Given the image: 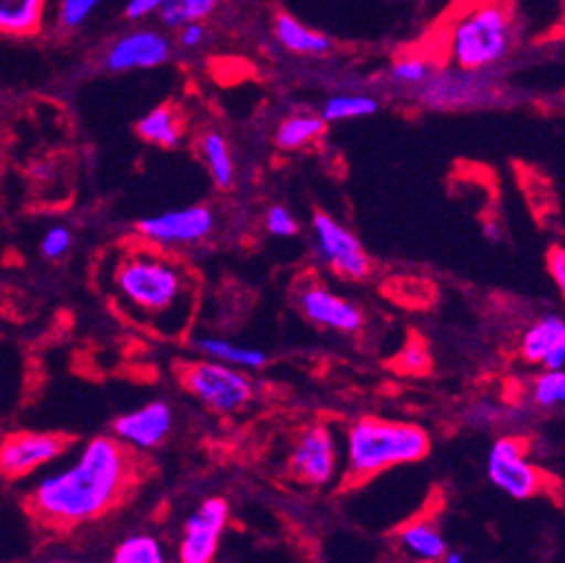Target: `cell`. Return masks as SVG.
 Instances as JSON below:
<instances>
[{
	"label": "cell",
	"instance_id": "ac0fdd59",
	"mask_svg": "<svg viewBox=\"0 0 565 563\" xmlns=\"http://www.w3.org/2000/svg\"><path fill=\"white\" fill-rule=\"evenodd\" d=\"M192 346L203 359L231 365V368H237L244 372L262 370L268 363V357L262 350L244 348V346L228 341V338H221V336H196Z\"/></svg>",
	"mask_w": 565,
	"mask_h": 563
},
{
	"label": "cell",
	"instance_id": "1f68e13d",
	"mask_svg": "<svg viewBox=\"0 0 565 563\" xmlns=\"http://www.w3.org/2000/svg\"><path fill=\"white\" fill-rule=\"evenodd\" d=\"M73 246V233L66 225H52V229L41 240V253L47 259L64 257Z\"/></svg>",
	"mask_w": 565,
	"mask_h": 563
},
{
	"label": "cell",
	"instance_id": "ab89813d",
	"mask_svg": "<svg viewBox=\"0 0 565 563\" xmlns=\"http://www.w3.org/2000/svg\"><path fill=\"white\" fill-rule=\"evenodd\" d=\"M60 563H71V561H60Z\"/></svg>",
	"mask_w": 565,
	"mask_h": 563
},
{
	"label": "cell",
	"instance_id": "3957f363",
	"mask_svg": "<svg viewBox=\"0 0 565 563\" xmlns=\"http://www.w3.org/2000/svg\"><path fill=\"white\" fill-rule=\"evenodd\" d=\"M430 433L413 422L359 417L345 435L343 485L361 487L381 474L408 467L430 456Z\"/></svg>",
	"mask_w": 565,
	"mask_h": 563
},
{
	"label": "cell",
	"instance_id": "484cf974",
	"mask_svg": "<svg viewBox=\"0 0 565 563\" xmlns=\"http://www.w3.org/2000/svg\"><path fill=\"white\" fill-rule=\"evenodd\" d=\"M530 402L534 408L552 413L565 404V372L541 370L530 385Z\"/></svg>",
	"mask_w": 565,
	"mask_h": 563
},
{
	"label": "cell",
	"instance_id": "ba28073f",
	"mask_svg": "<svg viewBox=\"0 0 565 563\" xmlns=\"http://www.w3.org/2000/svg\"><path fill=\"white\" fill-rule=\"evenodd\" d=\"M313 253L324 268L350 282H363L372 275V259L361 240L341 221L318 210L311 219Z\"/></svg>",
	"mask_w": 565,
	"mask_h": 563
},
{
	"label": "cell",
	"instance_id": "30bf717a",
	"mask_svg": "<svg viewBox=\"0 0 565 563\" xmlns=\"http://www.w3.org/2000/svg\"><path fill=\"white\" fill-rule=\"evenodd\" d=\"M289 476L307 487H327L338 478L341 454L329 426H307L294 442L289 454Z\"/></svg>",
	"mask_w": 565,
	"mask_h": 563
},
{
	"label": "cell",
	"instance_id": "6da1fadb",
	"mask_svg": "<svg viewBox=\"0 0 565 563\" xmlns=\"http://www.w3.org/2000/svg\"><path fill=\"white\" fill-rule=\"evenodd\" d=\"M134 450L116 437H93L66 467L43 476L28 496V510L47 530L84 528L122 504L138 485Z\"/></svg>",
	"mask_w": 565,
	"mask_h": 563
},
{
	"label": "cell",
	"instance_id": "5bb4252c",
	"mask_svg": "<svg viewBox=\"0 0 565 563\" xmlns=\"http://www.w3.org/2000/svg\"><path fill=\"white\" fill-rule=\"evenodd\" d=\"M298 309L311 325L338 333L354 336L365 325L359 305L333 294L322 282H305L298 289Z\"/></svg>",
	"mask_w": 565,
	"mask_h": 563
},
{
	"label": "cell",
	"instance_id": "8d00e7d4",
	"mask_svg": "<svg viewBox=\"0 0 565 563\" xmlns=\"http://www.w3.org/2000/svg\"><path fill=\"white\" fill-rule=\"evenodd\" d=\"M484 233H487V237H489V240H493V242H495V240H500V237H498V235H500V231L495 229V223H484Z\"/></svg>",
	"mask_w": 565,
	"mask_h": 563
},
{
	"label": "cell",
	"instance_id": "f546056e",
	"mask_svg": "<svg viewBox=\"0 0 565 563\" xmlns=\"http://www.w3.org/2000/svg\"><path fill=\"white\" fill-rule=\"evenodd\" d=\"M266 229L270 235H275L279 240H291L300 233V223L296 221V216L289 208L273 205L266 212Z\"/></svg>",
	"mask_w": 565,
	"mask_h": 563
},
{
	"label": "cell",
	"instance_id": "8992f818",
	"mask_svg": "<svg viewBox=\"0 0 565 563\" xmlns=\"http://www.w3.org/2000/svg\"><path fill=\"white\" fill-rule=\"evenodd\" d=\"M500 97V77L495 68L462 71L441 68L435 71L417 99L430 110H469L495 104Z\"/></svg>",
	"mask_w": 565,
	"mask_h": 563
},
{
	"label": "cell",
	"instance_id": "83f0119b",
	"mask_svg": "<svg viewBox=\"0 0 565 563\" xmlns=\"http://www.w3.org/2000/svg\"><path fill=\"white\" fill-rule=\"evenodd\" d=\"M433 73H435V66L433 62L426 60V56H402V60L392 64L390 79L402 88H419L428 82Z\"/></svg>",
	"mask_w": 565,
	"mask_h": 563
},
{
	"label": "cell",
	"instance_id": "4fadbf2b",
	"mask_svg": "<svg viewBox=\"0 0 565 563\" xmlns=\"http://www.w3.org/2000/svg\"><path fill=\"white\" fill-rule=\"evenodd\" d=\"M172 60V41L167 34L149 28H138L110 43L104 56V66L110 73L151 71Z\"/></svg>",
	"mask_w": 565,
	"mask_h": 563
},
{
	"label": "cell",
	"instance_id": "836d02e7",
	"mask_svg": "<svg viewBox=\"0 0 565 563\" xmlns=\"http://www.w3.org/2000/svg\"><path fill=\"white\" fill-rule=\"evenodd\" d=\"M547 270L550 277L556 282L558 291H565V251L561 246H552L547 253Z\"/></svg>",
	"mask_w": 565,
	"mask_h": 563
},
{
	"label": "cell",
	"instance_id": "5b68a950",
	"mask_svg": "<svg viewBox=\"0 0 565 563\" xmlns=\"http://www.w3.org/2000/svg\"><path fill=\"white\" fill-rule=\"evenodd\" d=\"M179 376L196 402L218 415H237L255 400V381L248 372L210 359L183 363Z\"/></svg>",
	"mask_w": 565,
	"mask_h": 563
},
{
	"label": "cell",
	"instance_id": "277c9868",
	"mask_svg": "<svg viewBox=\"0 0 565 563\" xmlns=\"http://www.w3.org/2000/svg\"><path fill=\"white\" fill-rule=\"evenodd\" d=\"M516 43V21L510 8L489 3L467 10L450 28L448 56L456 68H498Z\"/></svg>",
	"mask_w": 565,
	"mask_h": 563
},
{
	"label": "cell",
	"instance_id": "603a6c76",
	"mask_svg": "<svg viewBox=\"0 0 565 563\" xmlns=\"http://www.w3.org/2000/svg\"><path fill=\"white\" fill-rule=\"evenodd\" d=\"M327 123L313 113H296L275 131V145L285 151H298L324 136Z\"/></svg>",
	"mask_w": 565,
	"mask_h": 563
},
{
	"label": "cell",
	"instance_id": "ffe728a7",
	"mask_svg": "<svg viewBox=\"0 0 565 563\" xmlns=\"http://www.w3.org/2000/svg\"><path fill=\"white\" fill-rule=\"evenodd\" d=\"M136 131L145 142H151L162 149H177L183 142L185 127L181 120V113L174 106L162 104L151 108L147 116L140 118Z\"/></svg>",
	"mask_w": 565,
	"mask_h": 563
},
{
	"label": "cell",
	"instance_id": "8fae6325",
	"mask_svg": "<svg viewBox=\"0 0 565 563\" xmlns=\"http://www.w3.org/2000/svg\"><path fill=\"white\" fill-rule=\"evenodd\" d=\"M71 437L47 431H17L0 439V476L8 480L28 478L41 467L60 460Z\"/></svg>",
	"mask_w": 565,
	"mask_h": 563
},
{
	"label": "cell",
	"instance_id": "d6a6232c",
	"mask_svg": "<svg viewBox=\"0 0 565 563\" xmlns=\"http://www.w3.org/2000/svg\"><path fill=\"white\" fill-rule=\"evenodd\" d=\"M164 6V0H127L125 17L129 21H142L151 14H156Z\"/></svg>",
	"mask_w": 565,
	"mask_h": 563
},
{
	"label": "cell",
	"instance_id": "d4e9b609",
	"mask_svg": "<svg viewBox=\"0 0 565 563\" xmlns=\"http://www.w3.org/2000/svg\"><path fill=\"white\" fill-rule=\"evenodd\" d=\"M218 6V0H164V6L158 10V19L164 28L179 30L185 23L207 19Z\"/></svg>",
	"mask_w": 565,
	"mask_h": 563
},
{
	"label": "cell",
	"instance_id": "d590c367",
	"mask_svg": "<svg viewBox=\"0 0 565 563\" xmlns=\"http://www.w3.org/2000/svg\"><path fill=\"white\" fill-rule=\"evenodd\" d=\"M439 563H467V559L460 554V552H446L444 556H441V561Z\"/></svg>",
	"mask_w": 565,
	"mask_h": 563
},
{
	"label": "cell",
	"instance_id": "7402d4cb",
	"mask_svg": "<svg viewBox=\"0 0 565 563\" xmlns=\"http://www.w3.org/2000/svg\"><path fill=\"white\" fill-rule=\"evenodd\" d=\"M199 147L203 153V160L207 164V172L212 177V183L218 190H231L235 185V160L231 153V145L225 136L216 129H207L199 138Z\"/></svg>",
	"mask_w": 565,
	"mask_h": 563
},
{
	"label": "cell",
	"instance_id": "44dd1931",
	"mask_svg": "<svg viewBox=\"0 0 565 563\" xmlns=\"http://www.w3.org/2000/svg\"><path fill=\"white\" fill-rule=\"evenodd\" d=\"M45 10L47 0H0V36H34Z\"/></svg>",
	"mask_w": 565,
	"mask_h": 563
},
{
	"label": "cell",
	"instance_id": "d6986e66",
	"mask_svg": "<svg viewBox=\"0 0 565 563\" xmlns=\"http://www.w3.org/2000/svg\"><path fill=\"white\" fill-rule=\"evenodd\" d=\"M273 30H275V39L279 41V45L294 54L322 56L331 50V39L327 34L307 28L305 23H300L296 17H291L287 12L275 17Z\"/></svg>",
	"mask_w": 565,
	"mask_h": 563
},
{
	"label": "cell",
	"instance_id": "7a4b0ae2",
	"mask_svg": "<svg viewBox=\"0 0 565 563\" xmlns=\"http://www.w3.org/2000/svg\"><path fill=\"white\" fill-rule=\"evenodd\" d=\"M116 291L140 320L167 333H177L194 311L196 289L190 270L151 248L122 257L116 268Z\"/></svg>",
	"mask_w": 565,
	"mask_h": 563
},
{
	"label": "cell",
	"instance_id": "2e32d148",
	"mask_svg": "<svg viewBox=\"0 0 565 563\" xmlns=\"http://www.w3.org/2000/svg\"><path fill=\"white\" fill-rule=\"evenodd\" d=\"M521 359L541 370H563L565 365V320L558 314L536 318L521 336Z\"/></svg>",
	"mask_w": 565,
	"mask_h": 563
},
{
	"label": "cell",
	"instance_id": "e575fe53",
	"mask_svg": "<svg viewBox=\"0 0 565 563\" xmlns=\"http://www.w3.org/2000/svg\"><path fill=\"white\" fill-rule=\"evenodd\" d=\"M205 25L203 21H194V23H185L183 28H179V45L183 50H196L203 41H205Z\"/></svg>",
	"mask_w": 565,
	"mask_h": 563
},
{
	"label": "cell",
	"instance_id": "9c48e42d",
	"mask_svg": "<svg viewBox=\"0 0 565 563\" xmlns=\"http://www.w3.org/2000/svg\"><path fill=\"white\" fill-rule=\"evenodd\" d=\"M214 212L207 205H188L140 219L136 231L153 248L172 251L201 244L214 231Z\"/></svg>",
	"mask_w": 565,
	"mask_h": 563
},
{
	"label": "cell",
	"instance_id": "52a82bcc",
	"mask_svg": "<svg viewBox=\"0 0 565 563\" xmlns=\"http://www.w3.org/2000/svg\"><path fill=\"white\" fill-rule=\"evenodd\" d=\"M487 476L495 489L514 500H530L547 487V476L530 458L527 439L521 435H500L493 442Z\"/></svg>",
	"mask_w": 565,
	"mask_h": 563
},
{
	"label": "cell",
	"instance_id": "f35d334b",
	"mask_svg": "<svg viewBox=\"0 0 565 563\" xmlns=\"http://www.w3.org/2000/svg\"><path fill=\"white\" fill-rule=\"evenodd\" d=\"M164 563H172V561H169V559H164Z\"/></svg>",
	"mask_w": 565,
	"mask_h": 563
},
{
	"label": "cell",
	"instance_id": "cb8c5ba5",
	"mask_svg": "<svg viewBox=\"0 0 565 563\" xmlns=\"http://www.w3.org/2000/svg\"><path fill=\"white\" fill-rule=\"evenodd\" d=\"M379 110V102L370 95L356 93V95H331L324 106L320 118L324 123H341V120H356L374 116Z\"/></svg>",
	"mask_w": 565,
	"mask_h": 563
},
{
	"label": "cell",
	"instance_id": "7c38bea8",
	"mask_svg": "<svg viewBox=\"0 0 565 563\" xmlns=\"http://www.w3.org/2000/svg\"><path fill=\"white\" fill-rule=\"evenodd\" d=\"M231 521V504L225 498H207L188 517L179 543V563H212Z\"/></svg>",
	"mask_w": 565,
	"mask_h": 563
},
{
	"label": "cell",
	"instance_id": "f1b7e54d",
	"mask_svg": "<svg viewBox=\"0 0 565 563\" xmlns=\"http://www.w3.org/2000/svg\"><path fill=\"white\" fill-rule=\"evenodd\" d=\"M99 3L102 0H60V6H56V23L64 30H77L90 19Z\"/></svg>",
	"mask_w": 565,
	"mask_h": 563
},
{
	"label": "cell",
	"instance_id": "4dcf8cb0",
	"mask_svg": "<svg viewBox=\"0 0 565 563\" xmlns=\"http://www.w3.org/2000/svg\"><path fill=\"white\" fill-rule=\"evenodd\" d=\"M397 368L406 374H424L430 368V354L422 341H408V346L397 357Z\"/></svg>",
	"mask_w": 565,
	"mask_h": 563
},
{
	"label": "cell",
	"instance_id": "74e56055",
	"mask_svg": "<svg viewBox=\"0 0 565 563\" xmlns=\"http://www.w3.org/2000/svg\"><path fill=\"white\" fill-rule=\"evenodd\" d=\"M489 3H498V0H471L473 8H480V6H489Z\"/></svg>",
	"mask_w": 565,
	"mask_h": 563
},
{
	"label": "cell",
	"instance_id": "4316f807",
	"mask_svg": "<svg viewBox=\"0 0 565 563\" xmlns=\"http://www.w3.org/2000/svg\"><path fill=\"white\" fill-rule=\"evenodd\" d=\"M162 543L151 534H131L118 543L110 563H164Z\"/></svg>",
	"mask_w": 565,
	"mask_h": 563
},
{
	"label": "cell",
	"instance_id": "e0dca14e",
	"mask_svg": "<svg viewBox=\"0 0 565 563\" xmlns=\"http://www.w3.org/2000/svg\"><path fill=\"white\" fill-rule=\"evenodd\" d=\"M397 545L415 563H439L448 552L439 525L428 517L406 523L397 534Z\"/></svg>",
	"mask_w": 565,
	"mask_h": 563
},
{
	"label": "cell",
	"instance_id": "9a60e30c",
	"mask_svg": "<svg viewBox=\"0 0 565 563\" xmlns=\"http://www.w3.org/2000/svg\"><path fill=\"white\" fill-rule=\"evenodd\" d=\"M174 428V411L167 402H149L113 422V437L134 454L158 448Z\"/></svg>",
	"mask_w": 565,
	"mask_h": 563
}]
</instances>
